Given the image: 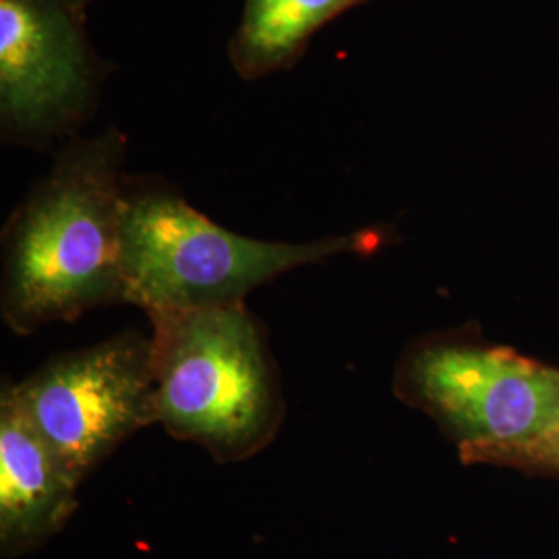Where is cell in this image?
<instances>
[{"mask_svg": "<svg viewBox=\"0 0 559 559\" xmlns=\"http://www.w3.org/2000/svg\"><path fill=\"white\" fill-rule=\"evenodd\" d=\"M147 318L156 419L170 438L198 443L221 464L276 440L286 415L278 365L245 302Z\"/></svg>", "mask_w": 559, "mask_h": 559, "instance_id": "obj_2", "label": "cell"}, {"mask_svg": "<svg viewBox=\"0 0 559 559\" xmlns=\"http://www.w3.org/2000/svg\"><path fill=\"white\" fill-rule=\"evenodd\" d=\"M506 466L533 471V473H551L559 475V427L547 438L537 441L533 448L520 452L519 456L510 460Z\"/></svg>", "mask_w": 559, "mask_h": 559, "instance_id": "obj_9", "label": "cell"}, {"mask_svg": "<svg viewBox=\"0 0 559 559\" xmlns=\"http://www.w3.org/2000/svg\"><path fill=\"white\" fill-rule=\"evenodd\" d=\"M396 392L438 420L466 464L506 466L559 427V369L475 340H419Z\"/></svg>", "mask_w": 559, "mask_h": 559, "instance_id": "obj_4", "label": "cell"}, {"mask_svg": "<svg viewBox=\"0 0 559 559\" xmlns=\"http://www.w3.org/2000/svg\"><path fill=\"white\" fill-rule=\"evenodd\" d=\"M108 67L69 0H0V133L11 145L67 143L94 117Z\"/></svg>", "mask_w": 559, "mask_h": 559, "instance_id": "obj_6", "label": "cell"}, {"mask_svg": "<svg viewBox=\"0 0 559 559\" xmlns=\"http://www.w3.org/2000/svg\"><path fill=\"white\" fill-rule=\"evenodd\" d=\"M380 233L311 242L242 237L210 221L160 180L127 177L122 214V302L150 311L240 305L261 284L300 265L369 253Z\"/></svg>", "mask_w": 559, "mask_h": 559, "instance_id": "obj_3", "label": "cell"}, {"mask_svg": "<svg viewBox=\"0 0 559 559\" xmlns=\"http://www.w3.org/2000/svg\"><path fill=\"white\" fill-rule=\"evenodd\" d=\"M367 0H245L228 59L242 80L293 69L325 23Z\"/></svg>", "mask_w": 559, "mask_h": 559, "instance_id": "obj_8", "label": "cell"}, {"mask_svg": "<svg viewBox=\"0 0 559 559\" xmlns=\"http://www.w3.org/2000/svg\"><path fill=\"white\" fill-rule=\"evenodd\" d=\"M81 480L21 411L11 383L0 394V551L20 558L55 537L78 510Z\"/></svg>", "mask_w": 559, "mask_h": 559, "instance_id": "obj_7", "label": "cell"}, {"mask_svg": "<svg viewBox=\"0 0 559 559\" xmlns=\"http://www.w3.org/2000/svg\"><path fill=\"white\" fill-rule=\"evenodd\" d=\"M11 390L41 440L80 480L122 441L158 423L152 338L138 332L57 355Z\"/></svg>", "mask_w": 559, "mask_h": 559, "instance_id": "obj_5", "label": "cell"}, {"mask_svg": "<svg viewBox=\"0 0 559 559\" xmlns=\"http://www.w3.org/2000/svg\"><path fill=\"white\" fill-rule=\"evenodd\" d=\"M94 0H69V4L75 9V13H80L81 17L87 15V9L92 7Z\"/></svg>", "mask_w": 559, "mask_h": 559, "instance_id": "obj_10", "label": "cell"}, {"mask_svg": "<svg viewBox=\"0 0 559 559\" xmlns=\"http://www.w3.org/2000/svg\"><path fill=\"white\" fill-rule=\"evenodd\" d=\"M127 135L62 143L2 233L0 313L20 336L122 302Z\"/></svg>", "mask_w": 559, "mask_h": 559, "instance_id": "obj_1", "label": "cell"}]
</instances>
